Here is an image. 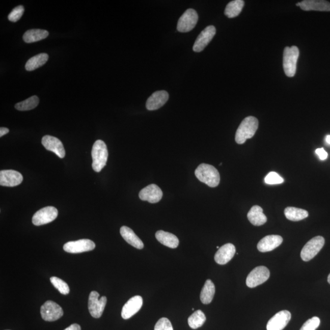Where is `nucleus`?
Instances as JSON below:
<instances>
[{
  "label": "nucleus",
  "mask_w": 330,
  "mask_h": 330,
  "mask_svg": "<svg viewBox=\"0 0 330 330\" xmlns=\"http://www.w3.org/2000/svg\"><path fill=\"white\" fill-rule=\"evenodd\" d=\"M198 21V15L197 11L194 9H188L180 17L177 29L181 33L190 32L194 29Z\"/></svg>",
  "instance_id": "6e6552de"
},
{
  "label": "nucleus",
  "mask_w": 330,
  "mask_h": 330,
  "mask_svg": "<svg viewBox=\"0 0 330 330\" xmlns=\"http://www.w3.org/2000/svg\"><path fill=\"white\" fill-rule=\"evenodd\" d=\"M195 173L200 181L206 183L210 187H216L219 185V174L212 165L202 163L199 165Z\"/></svg>",
  "instance_id": "f03ea898"
},
{
  "label": "nucleus",
  "mask_w": 330,
  "mask_h": 330,
  "mask_svg": "<svg viewBox=\"0 0 330 330\" xmlns=\"http://www.w3.org/2000/svg\"><path fill=\"white\" fill-rule=\"evenodd\" d=\"M320 323V320L319 317H312L302 325L300 330H316L319 326Z\"/></svg>",
  "instance_id": "f704fd0d"
},
{
  "label": "nucleus",
  "mask_w": 330,
  "mask_h": 330,
  "mask_svg": "<svg viewBox=\"0 0 330 330\" xmlns=\"http://www.w3.org/2000/svg\"><path fill=\"white\" fill-rule=\"evenodd\" d=\"M106 296H103L99 298V293L96 291L90 293L89 296L88 309L92 316L94 318H100L102 316L106 305Z\"/></svg>",
  "instance_id": "423d86ee"
},
{
  "label": "nucleus",
  "mask_w": 330,
  "mask_h": 330,
  "mask_svg": "<svg viewBox=\"0 0 330 330\" xmlns=\"http://www.w3.org/2000/svg\"><path fill=\"white\" fill-rule=\"evenodd\" d=\"M9 130L8 128L1 127V128H0V136L2 137L3 136H4L5 134L9 133Z\"/></svg>",
  "instance_id": "58836bf2"
},
{
  "label": "nucleus",
  "mask_w": 330,
  "mask_h": 330,
  "mask_svg": "<svg viewBox=\"0 0 330 330\" xmlns=\"http://www.w3.org/2000/svg\"><path fill=\"white\" fill-rule=\"evenodd\" d=\"M39 103L38 97L33 96L22 102L15 104V108L19 111H29L38 106Z\"/></svg>",
  "instance_id": "7c9ffc66"
},
{
  "label": "nucleus",
  "mask_w": 330,
  "mask_h": 330,
  "mask_svg": "<svg viewBox=\"0 0 330 330\" xmlns=\"http://www.w3.org/2000/svg\"><path fill=\"white\" fill-rule=\"evenodd\" d=\"M64 330H81V326L78 325V324L73 323L72 325L67 327Z\"/></svg>",
  "instance_id": "4c0bfd02"
},
{
  "label": "nucleus",
  "mask_w": 330,
  "mask_h": 330,
  "mask_svg": "<svg viewBox=\"0 0 330 330\" xmlns=\"http://www.w3.org/2000/svg\"><path fill=\"white\" fill-rule=\"evenodd\" d=\"M42 144L46 149L54 152L60 158L65 157L66 152L63 143L57 138L45 135L42 138Z\"/></svg>",
  "instance_id": "dca6fc26"
},
{
  "label": "nucleus",
  "mask_w": 330,
  "mask_h": 330,
  "mask_svg": "<svg viewBox=\"0 0 330 330\" xmlns=\"http://www.w3.org/2000/svg\"><path fill=\"white\" fill-rule=\"evenodd\" d=\"M206 317L203 312L201 310L196 311L188 317V323L192 329H197L203 326L206 322Z\"/></svg>",
  "instance_id": "c756f323"
},
{
  "label": "nucleus",
  "mask_w": 330,
  "mask_h": 330,
  "mask_svg": "<svg viewBox=\"0 0 330 330\" xmlns=\"http://www.w3.org/2000/svg\"><path fill=\"white\" fill-rule=\"evenodd\" d=\"M296 5L304 11H330V3L324 0H304Z\"/></svg>",
  "instance_id": "412c9836"
},
{
  "label": "nucleus",
  "mask_w": 330,
  "mask_h": 330,
  "mask_svg": "<svg viewBox=\"0 0 330 330\" xmlns=\"http://www.w3.org/2000/svg\"><path fill=\"white\" fill-rule=\"evenodd\" d=\"M291 319V314L286 310L280 311L269 320L267 330H283Z\"/></svg>",
  "instance_id": "ddd939ff"
},
{
  "label": "nucleus",
  "mask_w": 330,
  "mask_h": 330,
  "mask_svg": "<svg viewBox=\"0 0 330 330\" xmlns=\"http://www.w3.org/2000/svg\"><path fill=\"white\" fill-rule=\"evenodd\" d=\"M270 277V271L264 266L254 268L247 277L246 284L250 288H254L265 282Z\"/></svg>",
  "instance_id": "0eeeda50"
},
{
  "label": "nucleus",
  "mask_w": 330,
  "mask_h": 330,
  "mask_svg": "<svg viewBox=\"0 0 330 330\" xmlns=\"http://www.w3.org/2000/svg\"><path fill=\"white\" fill-rule=\"evenodd\" d=\"M155 237L159 242L171 249H176L179 244L178 238L170 232L158 231L156 232Z\"/></svg>",
  "instance_id": "5701e85b"
},
{
  "label": "nucleus",
  "mask_w": 330,
  "mask_h": 330,
  "mask_svg": "<svg viewBox=\"0 0 330 330\" xmlns=\"http://www.w3.org/2000/svg\"><path fill=\"white\" fill-rule=\"evenodd\" d=\"M328 282L330 284V274H329V276L328 277Z\"/></svg>",
  "instance_id": "a19ab883"
},
{
  "label": "nucleus",
  "mask_w": 330,
  "mask_h": 330,
  "mask_svg": "<svg viewBox=\"0 0 330 330\" xmlns=\"http://www.w3.org/2000/svg\"><path fill=\"white\" fill-rule=\"evenodd\" d=\"M48 60V55L47 53H43L37 54L36 56L31 58L27 61L25 64V69L28 71H33V70L44 65Z\"/></svg>",
  "instance_id": "cd10ccee"
},
{
  "label": "nucleus",
  "mask_w": 330,
  "mask_h": 330,
  "mask_svg": "<svg viewBox=\"0 0 330 330\" xmlns=\"http://www.w3.org/2000/svg\"><path fill=\"white\" fill-rule=\"evenodd\" d=\"M215 34L216 29L215 26L210 25L206 27L196 40L193 50L195 52L203 51L212 41Z\"/></svg>",
  "instance_id": "f8f14e48"
},
{
  "label": "nucleus",
  "mask_w": 330,
  "mask_h": 330,
  "mask_svg": "<svg viewBox=\"0 0 330 330\" xmlns=\"http://www.w3.org/2000/svg\"><path fill=\"white\" fill-rule=\"evenodd\" d=\"M24 11L23 6H18L12 10L10 14L8 15V19L12 22H16L20 19Z\"/></svg>",
  "instance_id": "72a5a7b5"
},
{
  "label": "nucleus",
  "mask_w": 330,
  "mask_h": 330,
  "mask_svg": "<svg viewBox=\"0 0 330 330\" xmlns=\"http://www.w3.org/2000/svg\"><path fill=\"white\" fill-rule=\"evenodd\" d=\"M23 176L15 170H2L0 171V185L4 186H12L20 185L23 181Z\"/></svg>",
  "instance_id": "2eb2a0df"
},
{
  "label": "nucleus",
  "mask_w": 330,
  "mask_h": 330,
  "mask_svg": "<svg viewBox=\"0 0 330 330\" xmlns=\"http://www.w3.org/2000/svg\"><path fill=\"white\" fill-rule=\"evenodd\" d=\"M58 211L56 208L48 206L42 208L35 213L32 218L33 225L41 226L48 224L57 218Z\"/></svg>",
  "instance_id": "9d476101"
},
{
  "label": "nucleus",
  "mask_w": 330,
  "mask_h": 330,
  "mask_svg": "<svg viewBox=\"0 0 330 330\" xmlns=\"http://www.w3.org/2000/svg\"><path fill=\"white\" fill-rule=\"evenodd\" d=\"M325 244V239L322 236L315 237L305 244L301 252V258L302 261H310L313 259Z\"/></svg>",
  "instance_id": "39448f33"
},
{
  "label": "nucleus",
  "mask_w": 330,
  "mask_h": 330,
  "mask_svg": "<svg viewBox=\"0 0 330 330\" xmlns=\"http://www.w3.org/2000/svg\"><path fill=\"white\" fill-rule=\"evenodd\" d=\"M215 293V287L210 280H207L202 289L200 299L203 304H210L212 302Z\"/></svg>",
  "instance_id": "393cba45"
},
{
  "label": "nucleus",
  "mask_w": 330,
  "mask_h": 330,
  "mask_svg": "<svg viewBox=\"0 0 330 330\" xmlns=\"http://www.w3.org/2000/svg\"><path fill=\"white\" fill-rule=\"evenodd\" d=\"M244 5V2L243 0H234L226 6L225 14L228 18L237 17L242 11Z\"/></svg>",
  "instance_id": "c85d7f7f"
},
{
  "label": "nucleus",
  "mask_w": 330,
  "mask_h": 330,
  "mask_svg": "<svg viewBox=\"0 0 330 330\" xmlns=\"http://www.w3.org/2000/svg\"><path fill=\"white\" fill-rule=\"evenodd\" d=\"M265 182L268 185L280 184L284 182V179L279 174L275 172L269 173L265 177Z\"/></svg>",
  "instance_id": "473e14b6"
},
{
  "label": "nucleus",
  "mask_w": 330,
  "mask_h": 330,
  "mask_svg": "<svg viewBox=\"0 0 330 330\" xmlns=\"http://www.w3.org/2000/svg\"><path fill=\"white\" fill-rule=\"evenodd\" d=\"M143 300L142 296L139 295L133 296L122 308V317L125 320L130 319L141 310L143 306Z\"/></svg>",
  "instance_id": "f3484780"
},
{
  "label": "nucleus",
  "mask_w": 330,
  "mask_h": 330,
  "mask_svg": "<svg viewBox=\"0 0 330 330\" xmlns=\"http://www.w3.org/2000/svg\"><path fill=\"white\" fill-rule=\"evenodd\" d=\"M284 215L286 218L293 222L300 221L309 215L308 211L293 207H286L284 210Z\"/></svg>",
  "instance_id": "bb28decb"
},
{
  "label": "nucleus",
  "mask_w": 330,
  "mask_h": 330,
  "mask_svg": "<svg viewBox=\"0 0 330 330\" xmlns=\"http://www.w3.org/2000/svg\"><path fill=\"white\" fill-rule=\"evenodd\" d=\"M325 141L326 143H328L330 145V134L327 135L325 138Z\"/></svg>",
  "instance_id": "ea45409f"
},
{
  "label": "nucleus",
  "mask_w": 330,
  "mask_h": 330,
  "mask_svg": "<svg viewBox=\"0 0 330 330\" xmlns=\"http://www.w3.org/2000/svg\"><path fill=\"white\" fill-rule=\"evenodd\" d=\"M316 153L321 160H325L328 158V153L323 148H319L316 150Z\"/></svg>",
  "instance_id": "e433bc0d"
},
{
  "label": "nucleus",
  "mask_w": 330,
  "mask_h": 330,
  "mask_svg": "<svg viewBox=\"0 0 330 330\" xmlns=\"http://www.w3.org/2000/svg\"><path fill=\"white\" fill-rule=\"evenodd\" d=\"M50 281L53 286L63 295L69 294L70 292L69 287L65 281L60 279L59 278L53 277L50 278Z\"/></svg>",
  "instance_id": "2f4dec72"
},
{
  "label": "nucleus",
  "mask_w": 330,
  "mask_h": 330,
  "mask_svg": "<svg viewBox=\"0 0 330 330\" xmlns=\"http://www.w3.org/2000/svg\"><path fill=\"white\" fill-rule=\"evenodd\" d=\"M283 241V238L280 235H267L260 240L258 244V249L262 253L271 252L279 246Z\"/></svg>",
  "instance_id": "6ab92c4d"
},
{
  "label": "nucleus",
  "mask_w": 330,
  "mask_h": 330,
  "mask_svg": "<svg viewBox=\"0 0 330 330\" xmlns=\"http://www.w3.org/2000/svg\"><path fill=\"white\" fill-rule=\"evenodd\" d=\"M169 99V94L165 91H158L153 93L146 102V108L150 111L163 106Z\"/></svg>",
  "instance_id": "a211bd4d"
},
{
  "label": "nucleus",
  "mask_w": 330,
  "mask_h": 330,
  "mask_svg": "<svg viewBox=\"0 0 330 330\" xmlns=\"http://www.w3.org/2000/svg\"><path fill=\"white\" fill-rule=\"evenodd\" d=\"M8 330H9V329H8Z\"/></svg>",
  "instance_id": "79ce46f5"
},
{
  "label": "nucleus",
  "mask_w": 330,
  "mask_h": 330,
  "mask_svg": "<svg viewBox=\"0 0 330 330\" xmlns=\"http://www.w3.org/2000/svg\"><path fill=\"white\" fill-rule=\"evenodd\" d=\"M235 253V247L234 244L226 243L217 251L214 259L217 264L225 265L233 258Z\"/></svg>",
  "instance_id": "aec40b11"
},
{
  "label": "nucleus",
  "mask_w": 330,
  "mask_h": 330,
  "mask_svg": "<svg viewBox=\"0 0 330 330\" xmlns=\"http://www.w3.org/2000/svg\"><path fill=\"white\" fill-rule=\"evenodd\" d=\"M259 127L258 119L253 116L244 118L237 128L235 133V142L238 145H242L246 140L252 139L255 135Z\"/></svg>",
  "instance_id": "f257e3e1"
},
{
  "label": "nucleus",
  "mask_w": 330,
  "mask_h": 330,
  "mask_svg": "<svg viewBox=\"0 0 330 330\" xmlns=\"http://www.w3.org/2000/svg\"><path fill=\"white\" fill-rule=\"evenodd\" d=\"M154 330H173V327L169 319L163 317L155 324Z\"/></svg>",
  "instance_id": "c9c22d12"
},
{
  "label": "nucleus",
  "mask_w": 330,
  "mask_h": 330,
  "mask_svg": "<svg viewBox=\"0 0 330 330\" xmlns=\"http://www.w3.org/2000/svg\"><path fill=\"white\" fill-rule=\"evenodd\" d=\"M48 35L47 31L44 30H30L24 33L23 39L26 43L36 42L47 38Z\"/></svg>",
  "instance_id": "a878e982"
},
{
  "label": "nucleus",
  "mask_w": 330,
  "mask_h": 330,
  "mask_svg": "<svg viewBox=\"0 0 330 330\" xmlns=\"http://www.w3.org/2000/svg\"><path fill=\"white\" fill-rule=\"evenodd\" d=\"M162 197L163 192L160 188L155 184L147 186L142 189L139 194L141 200L147 201L152 204L158 203L161 200Z\"/></svg>",
  "instance_id": "4468645a"
},
{
  "label": "nucleus",
  "mask_w": 330,
  "mask_h": 330,
  "mask_svg": "<svg viewBox=\"0 0 330 330\" xmlns=\"http://www.w3.org/2000/svg\"><path fill=\"white\" fill-rule=\"evenodd\" d=\"M248 219L254 226L264 225L267 221V216L263 213V209L259 206H254L248 213Z\"/></svg>",
  "instance_id": "b1692460"
},
{
  "label": "nucleus",
  "mask_w": 330,
  "mask_h": 330,
  "mask_svg": "<svg viewBox=\"0 0 330 330\" xmlns=\"http://www.w3.org/2000/svg\"><path fill=\"white\" fill-rule=\"evenodd\" d=\"M91 155L93 158L92 167L96 172L99 173L106 166L108 160V152L105 142L97 140L92 149Z\"/></svg>",
  "instance_id": "7ed1b4c3"
},
{
  "label": "nucleus",
  "mask_w": 330,
  "mask_h": 330,
  "mask_svg": "<svg viewBox=\"0 0 330 330\" xmlns=\"http://www.w3.org/2000/svg\"><path fill=\"white\" fill-rule=\"evenodd\" d=\"M96 248V244L90 239L69 241L64 244L63 249L69 253L76 254L90 252Z\"/></svg>",
  "instance_id": "9b49d317"
},
{
  "label": "nucleus",
  "mask_w": 330,
  "mask_h": 330,
  "mask_svg": "<svg viewBox=\"0 0 330 330\" xmlns=\"http://www.w3.org/2000/svg\"><path fill=\"white\" fill-rule=\"evenodd\" d=\"M41 314L43 319L47 322H53L63 316L62 308L57 302L47 301L41 308Z\"/></svg>",
  "instance_id": "1a4fd4ad"
},
{
  "label": "nucleus",
  "mask_w": 330,
  "mask_h": 330,
  "mask_svg": "<svg viewBox=\"0 0 330 330\" xmlns=\"http://www.w3.org/2000/svg\"><path fill=\"white\" fill-rule=\"evenodd\" d=\"M120 233L122 238L130 245L139 250L143 249L144 244L143 241L137 236L132 229L127 227V226H122L120 229Z\"/></svg>",
  "instance_id": "4be33fe9"
},
{
  "label": "nucleus",
  "mask_w": 330,
  "mask_h": 330,
  "mask_svg": "<svg viewBox=\"0 0 330 330\" xmlns=\"http://www.w3.org/2000/svg\"><path fill=\"white\" fill-rule=\"evenodd\" d=\"M299 49L296 46L286 47L283 53V67L284 72L289 77H293L296 71V64L299 57Z\"/></svg>",
  "instance_id": "20e7f679"
}]
</instances>
